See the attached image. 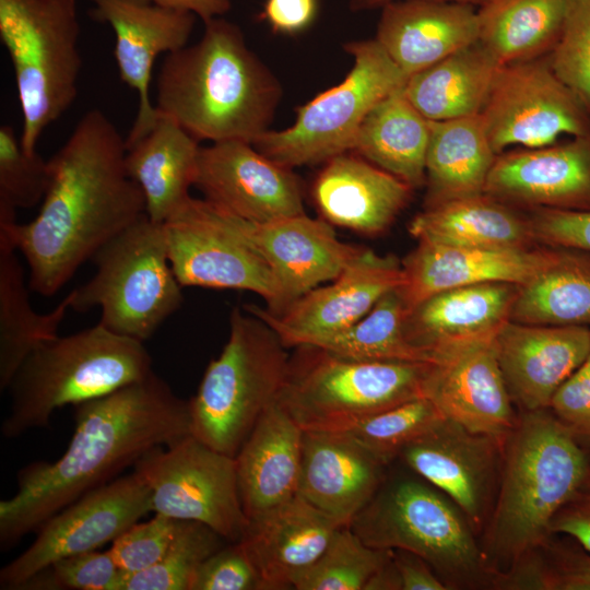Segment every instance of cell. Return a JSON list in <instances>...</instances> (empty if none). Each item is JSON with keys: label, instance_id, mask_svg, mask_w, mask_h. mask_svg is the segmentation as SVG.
Instances as JSON below:
<instances>
[{"label": "cell", "instance_id": "1", "mask_svg": "<svg viewBox=\"0 0 590 590\" xmlns=\"http://www.w3.org/2000/svg\"><path fill=\"white\" fill-rule=\"evenodd\" d=\"M126 139L101 109H90L48 160L49 182L28 223H0V241L20 251L28 286L57 293L107 241L145 213L141 188L128 176Z\"/></svg>", "mask_w": 590, "mask_h": 590}, {"label": "cell", "instance_id": "2", "mask_svg": "<svg viewBox=\"0 0 590 590\" xmlns=\"http://www.w3.org/2000/svg\"><path fill=\"white\" fill-rule=\"evenodd\" d=\"M74 430L60 458L28 463L14 495L0 502V550L7 552L55 514L117 477L150 450L191 434L188 401L154 371L74 405Z\"/></svg>", "mask_w": 590, "mask_h": 590}, {"label": "cell", "instance_id": "3", "mask_svg": "<svg viewBox=\"0 0 590 590\" xmlns=\"http://www.w3.org/2000/svg\"><path fill=\"white\" fill-rule=\"evenodd\" d=\"M193 45L165 55L156 82V110L198 142L249 143L270 130L283 88L248 47L241 28L215 17Z\"/></svg>", "mask_w": 590, "mask_h": 590}, {"label": "cell", "instance_id": "4", "mask_svg": "<svg viewBox=\"0 0 590 590\" xmlns=\"http://www.w3.org/2000/svg\"><path fill=\"white\" fill-rule=\"evenodd\" d=\"M576 437L548 409L518 416L503 445L498 494L482 547L495 573L543 547L552 519L580 491L589 459Z\"/></svg>", "mask_w": 590, "mask_h": 590}, {"label": "cell", "instance_id": "5", "mask_svg": "<svg viewBox=\"0 0 590 590\" xmlns=\"http://www.w3.org/2000/svg\"><path fill=\"white\" fill-rule=\"evenodd\" d=\"M152 373L143 342L99 322L58 335L32 351L14 373L7 388L10 406L1 433L12 439L48 427L58 409L103 397Z\"/></svg>", "mask_w": 590, "mask_h": 590}, {"label": "cell", "instance_id": "6", "mask_svg": "<svg viewBox=\"0 0 590 590\" xmlns=\"http://www.w3.org/2000/svg\"><path fill=\"white\" fill-rule=\"evenodd\" d=\"M285 347L260 318L233 309L228 340L188 401L191 435L236 457L260 416L280 396L290 364Z\"/></svg>", "mask_w": 590, "mask_h": 590}, {"label": "cell", "instance_id": "7", "mask_svg": "<svg viewBox=\"0 0 590 590\" xmlns=\"http://www.w3.org/2000/svg\"><path fill=\"white\" fill-rule=\"evenodd\" d=\"M350 527L371 547L420 556L448 589L495 588L497 573L488 567L469 521L427 482L382 483Z\"/></svg>", "mask_w": 590, "mask_h": 590}, {"label": "cell", "instance_id": "8", "mask_svg": "<svg viewBox=\"0 0 590 590\" xmlns=\"http://www.w3.org/2000/svg\"><path fill=\"white\" fill-rule=\"evenodd\" d=\"M79 37L76 0H0V38L12 63L26 152L36 151L44 130L76 98Z\"/></svg>", "mask_w": 590, "mask_h": 590}, {"label": "cell", "instance_id": "9", "mask_svg": "<svg viewBox=\"0 0 590 590\" xmlns=\"http://www.w3.org/2000/svg\"><path fill=\"white\" fill-rule=\"evenodd\" d=\"M297 349L278 402L303 430L349 432L425 397L430 363L357 361L311 345Z\"/></svg>", "mask_w": 590, "mask_h": 590}, {"label": "cell", "instance_id": "10", "mask_svg": "<svg viewBox=\"0 0 590 590\" xmlns=\"http://www.w3.org/2000/svg\"><path fill=\"white\" fill-rule=\"evenodd\" d=\"M96 272L72 290L71 309L101 308L99 323L140 342L149 340L182 304V286L169 261L164 223L146 214L102 246Z\"/></svg>", "mask_w": 590, "mask_h": 590}, {"label": "cell", "instance_id": "11", "mask_svg": "<svg viewBox=\"0 0 590 590\" xmlns=\"http://www.w3.org/2000/svg\"><path fill=\"white\" fill-rule=\"evenodd\" d=\"M343 48L353 59L345 78L297 107L290 127L258 137L252 143L258 151L290 168L351 152L367 114L403 87L408 76L376 38L351 40Z\"/></svg>", "mask_w": 590, "mask_h": 590}, {"label": "cell", "instance_id": "12", "mask_svg": "<svg viewBox=\"0 0 590 590\" xmlns=\"http://www.w3.org/2000/svg\"><path fill=\"white\" fill-rule=\"evenodd\" d=\"M148 485L152 511L210 527L228 542L246 534L235 457L217 451L191 434L156 447L133 465Z\"/></svg>", "mask_w": 590, "mask_h": 590}, {"label": "cell", "instance_id": "13", "mask_svg": "<svg viewBox=\"0 0 590 590\" xmlns=\"http://www.w3.org/2000/svg\"><path fill=\"white\" fill-rule=\"evenodd\" d=\"M496 154L515 144H553L590 133V111L555 73L548 55L502 64L481 111Z\"/></svg>", "mask_w": 590, "mask_h": 590}, {"label": "cell", "instance_id": "14", "mask_svg": "<svg viewBox=\"0 0 590 590\" xmlns=\"http://www.w3.org/2000/svg\"><path fill=\"white\" fill-rule=\"evenodd\" d=\"M169 261L182 287L244 290L281 308V291L266 261L205 199L190 197L165 223Z\"/></svg>", "mask_w": 590, "mask_h": 590}, {"label": "cell", "instance_id": "15", "mask_svg": "<svg viewBox=\"0 0 590 590\" xmlns=\"http://www.w3.org/2000/svg\"><path fill=\"white\" fill-rule=\"evenodd\" d=\"M151 511V491L133 471L90 491L38 528L34 542L1 568L0 588L19 590L54 562L98 550Z\"/></svg>", "mask_w": 590, "mask_h": 590}, {"label": "cell", "instance_id": "16", "mask_svg": "<svg viewBox=\"0 0 590 590\" xmlns=\"http://www.w3.org/2000/svg\"><path fill=\"white\" fill-rule=\"evenodd\" d=\"M403 283L397 258L363 248L329 285L310 290L283 310L272 312L256 305L244 309L266 322L286 347H297L353 326Z\"/></svg>", "mask_w": 590, "mask_h": 590}, {"label": "cell", "instance_id": "17", "mask_svg": "<svg viewBox=\"0 0 590 590\" xmlns=\"http://www.w3.org/2000/svg\"><path fill=\"white\" fill-rule=\"evenodd\" d=\"M193 186L210 203L252 222L305 213L293 168L272 161L246 141L201 146Z\"/></svg>", "mask_w": 590, "mask_h": 590}, {"label": "cell", "instance_id": "18", "mask_svg": "<svg viewBox=\"0 0 590 590\" xmlns=\"http://www.w3.org/2000/svg\"><path fill=\"white\" fill-rule=\"evenodd\" d=\"M220 210L227 224L255 249L275 276L281 291V308L275 312L310 290L334 280L363 249L340 240L326 220L312 219L306 213L252 222Z\"/></svg>", "mask_w": 590, "mask_h": 590}, {"label": "cell", "instance_id": "19", "mask_svg": "<svg viewBox=\"0 0 590 590\" xmlns=\"http://www.w3.org/2000/svg\"><path fill=\"white\" fill-rule=\"evenodd\" d=\"M400 457L461 510L475 534L492 509L503 444L448 418L408 445Z\"/></svg>", "mask_w": 590, "mask_h": 590}, {"label": "cell", "instance_id": "20", "mask_svg": "<svg viewBox=\"0 0 590 590\" xmlns=\"http://www.w3.org/2000/svg\"><path fill=\"white\" fill-rule=\"evenodd\" d=\"M91 16L115 33L114 56L120 79L138 93L139 107L126 144L148 133L158 113L151 104L150 83L156 58L188 45L196 15L151 0H91Z\"/></svg>", "mask_w": 590, "mask_h": 590}, {"label": "cell", "instance_id": "21", "mask_svg": "<svg viewBox=\"0 0 590 590\" xmlns=\"http://www.w3.org/2000/svg\"><path fill=\"white\" fill-rule=\"evenodd\" d=\"M424 396L445 418L503 445L518 416L500 370L494 341L471 344L430 363Z\"/></svg>", "mask_w": 590, "mask_h": 590}, {"label": "cell", "instance_id": "22", "mask_svg": "<svg viewBox=\"0 0 590 590\" xmlns=\"http://www.w3.org/2000/svg\"><path fill=\"white\" fill-rule=\"evenodd\" d=\"M401 261L399 287L410 311L438 292L465 285L504 282L522 286L555 258L557 248L467 247L417 240Z\"/></svg>", "mask_w": 590, "mask_h": 590}, {"label": "cell", "instance_id": "23", "mask_svg": "<svg viewBox=\"0 0 590 590\" xmlns=\"http://www.w3.org/2000/svg\"><path fill=\"white\" fill-rule=\"evenodd\" d=\"M484 193L511 206L590 210V133L497 154Z\"/></svg>", "mask_w": 590, "mask_h": 590}, {"label": "cell", "instance_id": "24", "mask_svg": "<svg viewBox=\"0 0 590 590\" xmlns=\"http://www.w3.org/2000/svg\"><path fill=\"white\" fill-rule=\"evenodd\" d=\"M508 392L521 412L548 409L558 387L590 354V328L509 320L494 339Z\"/></svg>", "mask_w": 590, "mask_h": 590}, {"label": "cell", "instance_id": "25", "mask_svg": "<svg viewBox=\"0 0 590 590\" xmlns=\"http://www.w3.org/2000/svg\"><path fill=\"white\" fill-rule=\"evenodd\" d=\"M386 465L349 432L304 430L297 496L350 526L384 483Z\"/></svg>", "mask_w": 590, "mask_h": 590}, {"label": "cell", "instance_id": "26", "mask_svg": "<svg viewBox=\"0 0 590 590\" xmlns=\"http://www.w3.org/2000/svg\"><path fill=\"white\" fill-rule=\"evenodd\" d=\"M518 291L519 285L492 282L433 294L408 312L406 338L434 362L457 349L492 342L510 320Z\"/></svg>", "mask_w": 590, "mask_h": 590}, {"label": "cell", "instance_id": "27", "mask_svg": "<svg viewBox=\"0 0 590 590\" xmlns=\"http://www.w3.org/2000/svg\"><path fill=\"white\" fill-rule=\"evenodd\" d=\"M413 188L355 153L324 162L312 185L323 219L364 235L385 232L408 204Z\"/></svg>", "mask_w": 590, "mask_h": 590}, {"label": "cell", "instance_id": "28", "mask_svg": "<svg viewBox=\"0 0 590 590\" xmlns=\"http://www.w3.org/2000/svg\"><path fill=\"white\" fill-rule=\"evenodd\" d=\"M380 9L375 38L408 78L479 40L472 5L397 0Z\"/></svg>", "mask_w": 590, "mask_h": 590}, {"label": "cell", "instance_id": "29", "mask_svg": "<svg viewBox=\"0 0 590 590\" xmlns=\"http://www.w3.org/2000/svg\"><path fill=\"white\" fill-rule=\"evenodd\" d=\"M303 434L276 400L240 447L235 457L238 491L249 522L297 496Z\"/></svg>", "mask_w": 590, "mask_h": 590}, {"label": "cell", "instance_id": "30", "mask_svg": "<svg viewBox=\"0 0 590 590\" xmlns=\"http://www.w3.org/2000/svg\"><path fill=\"white\" fill-rule=\"evenodd\" d=\"M338 521L299 496L249 522L240 540L256 563L264 590L294 589L327 548Z\"/></svg>", "mask_w": 590, "mask_h": 590}, {"label": "cell", "instance_id": "31", "mask_svg": "<svg viewBox=\"0 0 590 590\" xmlns=\"http://www.w3.org/2000/svg\"><path fill=\"white\" fill-rule=\"evenodd\" d=\"M157 113L152 129L126 144L125 165L143 192L149 219L165 223L191 197L201 145L174 119Z\"/></svg>", "mask_w": 590, "mask_h": 590}, {"label": "cell", "instance_id": "32", "mask_svg": "<svg viewBox=\"0 0 590 590\" xmlns=\"http://www.w3.org/2000/svg\"><path fill=\"white\" fill-rule=\"evenodd\" d=\"M496 156L480 114L429 120L425 208L484 193Z\"/></svg>", "mask_w": 590, "mask_h": 590}, {"label": "cell", "instance_id": "33", "mask_svg": "<svg viewBox=\"0 0 590 590\" xmlns=\"http://www.w3.org/2000/svg\"><path fill=\"white\" fill-rule=\"evenodd\" d=\"M417 240L467 247H531L528 216L485 193L425 208L409 226Z\"/></svg>", "mask_w": 590, "mask_h": 590}, {"label": "cell", "instance_id": "34", "mask_svg": "<svg viewBox=\"0 0 590 590\" xmlns=\"http://www.w3.org/2000/svg\"><path fill=\"white\" fill-rule=\"evenodd\" d=\"M502 63L477 40L412 74L404 93L428 120L481 114Z\"/></svg>", "mask_w": 590, "mask_h": 590}, {"label": "cell", "instance_id": "35", "mask_svg": "<svg viewBox=\"0 0 590 590\" xmlns=\"http://www.w3.org/2000/svg\"><path fill=\"white\" fill-rule=\"evenodd\" d=\"M403 87L387 95L367 114L351 152L414 189L425 184L429 120L413 106Z\"/></svg>", "mask_w": 590, "mask_h": 590}, {"label": "cell", "instance_id": "36", "mask_svg": "<svg viewBox=\"0 0 590 590\" xmlns=\"http://www.w3.org/2000/svg\"><path fill=\"white\" fill-rule=\"evenodd\" d=\"M568 0H485L476 10L479 42L502 63L548 55Z\"/></svg>", "mask_w": 590, "mask_h": 590}, {"label": "cell", "instance_id": "37", "mask_svg": "<svg viewBox=\"0 0 590 590\" xmlns=\"http://www.w3.org/2000/svg\"><path fill=\"white\" fill-rule=\"evenodd\" d=\"M16 249L0 243V390L5 391L14 373L40 344L58 337L71 309L68 294L51 311L36 312L30 302L28 282Z\"/></svg>", "mask_w": 590, "mask_h": 590}, {"label": "cell", "instance_id": "38", "mask_svg": "<svg viewBox=\"0 0 590 590\" xmlns=\"http://www.w3.org/2000/svg\"><path fill=\"white\" fill-rule=\"evenodd\" d=\"M556 248L552 262L529 283L519 286L510 320L590 328V253Z\"/></svg>", "mask_w": 590, "mask_h": 590}, {"label": "cell", "instance_id": "39", "mask_svg": "<svg viewBox=\"0 0 590 590\" xmlns=\"http://www.w3.org/2000/svg\"><path fill=\"white\" fill-rule=\"evenodd\" d=\"M408 312L398 287L384 295L353 326L309 345L357 361L433 363L427 353L408 340L404 331Z\"/></svg>", "mask_w": 590, "mask_h": 590}, {"label": "cell", "instance_id": "40", "mask_svg": "<svg viewBox=\"0 0 590 590\" xmlns=\"http://www.w3.org/2000/svg\"><path fill=\"white\" fill-rule=\"evenodd\" d=\"M393 550L365 544L350 526L339 528L317 562L297 580L296 590H364Z\"/></svg>", "mask_w": 590, "mask_h": 590}, {"label": "cell", "instance_id": "41", "mask_svg": "<svg viewBox=\"0 0 590 590\" xmlns=\"http://www.w3.org/2000/svg\"><path fill=\"white\" fill-rule=\"evenodd\" d=\"M223 540L203 523L178 520L163 558L145 570L125 576L121 590H189L201 563L223 546Z\"/></svg>", "mask_w": 590, "mask_h": 590}, {"label": "cell", "instance_id": "42", "mask_svg": "<svg viewBox=\"0 0 590 590\" xmlns=\"http://www.w3.org/2000/svg\"><path fill=\"white\" fill-rule=\"evenodd\" d=\"M442 418L436 405L421 397L371 415L349 433L388 464Z\"/></svg>", "mask_w": 590, "mask_h": 590}, {"label": "cell", "instance_id": "43", "mask_svg": "<svg viewBox=\"0 0 590 590\" xmlns=\"http://www.w3.org/2000/svg\"><path fill=\"white\" fill-rule=\"evenodd\" d=\"M49 182L48 161L26 152L13 127H0V211L16 212L42 203Z\"/></svg>", "mask_w": 590, "mask_h": 590}, {"label": "cell", "instance_id": "44", "mask_svg": "<svg viewBox=\"0 0 590 590\" xmlns=\"http://www.w3.org/2000/svg\"><path fill=\"white\" fill-rule=\"evenodd\" d=\"M548 58L558 78L590 111V0H568L559 38Z\"/></svg>", "mask_w": 590, "mask_h": 590}, {"label": "cell", "instance_id": "45", "mask_svg": "<svg viewBox=\"0 0 590 590\" xmlns=\"http://www.w3.org/2000/svg\"><path fill=\"white\" fill-rule=\"evenodd\" d=\"M123 578L109 551L95 550L54 562L19 590H121Z\"/></svg>", "mask_w": 590, "mask_h": 590}, {"label": "cell", "instance_id": "46", "mask_svg": "<svg viewBox=\"0 0 590 590\" xmlns=\"http://www.w3.org/2000/svg\"><path fill=\"white\" fill-rule=\"evenodd\" d=\"M178 520L154 514L135 522L111 542L108 550L125 576L156 565L165 555L176 533Z\"/></svg>", "mask_w": 590, "mask_h": 590}, {"label": "cell", "instance_id": "47", "mask_svg": "<svg viewBox=\"0 0 590 590\" xmlns=\"http://www.w3.org/2000/svg\"><path fill=\"white\" fill-rule=\"evenodd\" d=\"M189 590H264L260 571L241 541L223 545L197 569Z\"/></svg>", "mask_w": 590, "mask_h": 590}, {"label": "cell", "instance_id": "48", "mask_svg": "<svg viewBox=\"0 0 590 590\" xmlns=\"http://www.w3.org/2000/svg\"><path fill=\"white\" fill-rule=\"evenodd\" d=\"M528 217L534 243L590 253V210L536 208Z\"/></svg>", "mask_w": 590, "mask_h": 590}, {"label": "cell", "instance_id": "49", "mask_svg": "<svg viewBox=\"0 0 590 590\" xmlns=\"http://www.w3.org/2000/svg\"><path fill=\"white\" fill-rule=\"evenodd\" d=\"M548 410L576 436L590 438V354L555 391Z\"/></svg>", "mask_w": 590, "mask_h": 590}, {"label": "cell", "instance_id": "50", "mask_svg": "<svg viewBox=\"0 0 590 590\" xmlns=\"http://www.w3.org/2000/svg\"><path fill=\"white\" fill-rule=\"evenodd\" d=\"M530 589L590 590V553H557L550 564L536 552L530 575Z\"/></svg>", "mask_w": 590, "mask_h": 590}, {"label": "cell", "instance_id": "51", "mask_svg": "<svg viewBox=\"0 0 590 590\" xmlns=\"http://www.w3.org/2000/svg\"><path fill=\"white\" fill-rule=\"evenodd\" d=\"M320 0H264L259 20L275 34L296 35L311 26Z\"/></svg>", "mask_w": 590, "mask_h": 590}, {"label": "cell", "instance_id": "52", "mask_svg": "<svg viewBox=\"0 0 590 590\" xmlns=\"http://www.w3.org/2000/svg\"><path fill=\"white\" fill-rule=\"evenodd\" d=\"M551 534L564 533L574 538L590 553V495L578 492L551 521Z\"/></svg>", "mask_w": 590, "mask_h": 590}, {"label": "cell", "instance_id": "53", "mask_svg": "<svg viewBox=\"0 0 590 590\" xmlns=\"http://www.w3.org/2000/svg\"><path fill=\"white\" fill-rule=\"evenodd\" d=\"M401 590H447L434 569L420 556L403 550H393Z\"/></svg>", "mask_w": 590, "mask_h": 590}, {"label": "cell", "instance_id": "54", "mask_svg": "<svg viewBox=\"0 0 590 590\" xmlns=\"http://www.w3.org/2000/svg\"><path fill=\"white\" fill-rule=\"evenodd\" d=\"M151 1L167 9L192 13L197 17L202 20L203 22L223 16L229 11L232 7V0H151Z\"/></svg>", "mask_w": 590, "mask_h": 590}, {"label": "cell", "instance_id": "55", "mask_svg": "<svg viewBox=\"0 0 590 590\" xmlns=\"http://www.w3.org/2000/svg\"><path fill=\"white\" fill-rule=\"evenodd\" d=\"M364 590H401V580L393 555L370 577Z\"/></svg>", "mask_w": 590, "mask_h": 590}, {"label": "cell", "instance_id": "56", "mask_svg": "<svg viewBox=\"0 0 590 590\" xmlns=\"http://www.w3.org/2000/svg\"><path fill=\"white\" fill-rule=\"evenodd\" d=\"M397 0H349V8L353 12L366 11L381 8L385 4ZM434 2H448L458 4H468L472 7L481 5L485 0H424Z\"/></svg>", "mask_w": 590, "mask_h": 590}, {"label": "cell", "instance_id": "57", "mask_svg": "<svg viewBox=\"0 0 590 590\" xmlns=\"http://www.w3.org/2000/svg\"><path fill=\"white\" fill-rule=\"evenodd\" d=\"M580 493L589 494L590 495V461H589V470L586 476V480L579 491Z\"/></svg>", "mask_w": 590, "mask_h": 590}]
</instances>
